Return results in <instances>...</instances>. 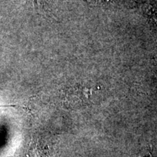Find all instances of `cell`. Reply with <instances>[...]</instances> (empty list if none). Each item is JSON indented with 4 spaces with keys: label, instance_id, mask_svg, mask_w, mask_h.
Listing matches in <instances>:
<instances>
[{
    "label": "cell",
    "instance_id": "1",
    "mask_svg": "<svg viewBox=\"0 0 157 157\" xmlns=\"http://www.w3.org/2000/svg\"><path fill=\"white\" fill-rule=\"evenodd\" d=\"M151 15L153 18L156 22L157 23V5L156 6H154V7H151Z\"/></svg>",
    "mask_w": 157,
    "mask_h": 157
},
{
    "label": "cell",
    "instance_id": "2",
    "mask_svg": "<svg viewBox=\"0 0 157 157\" xmlns=\"http://www.w3.org/2000/svg\"><path fill=\"white\" fill-rule=\"evenodd\" d=\"M35 1H36L37 2H48L50 1H52V0H35Z\"/></svg>",
    "mask_w": 157,
    "mask_h": 157
}]
</instances>
